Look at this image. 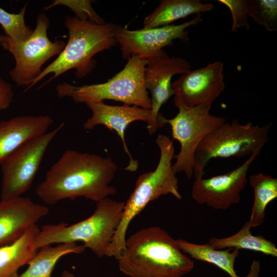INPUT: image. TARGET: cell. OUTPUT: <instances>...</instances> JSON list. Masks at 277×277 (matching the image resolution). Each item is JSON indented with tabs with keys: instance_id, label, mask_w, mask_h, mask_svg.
Returning <instances> with one entry per match:
<instances>
[{
	"instance_id": "cell-5",
	"label": "cell",
	"mask_w": 277,
	"mask_h": 277,
	"mask_svg": "<svg viewBox=\"0 0 277 277\" xmlns=\"http://www.w3.org/2000/svg\"><path fill=\"white\" fill-rule=\"evenodd\" d=\"M125 202L109 197L96 203V209L88 218L68 225L61 222L42 227L35 238L37 250L54 243L82 242L98 258L105 255L123 213Z\"/></svg>"
},
{
	"instance_id": "cell-10",
	"label": "cell",
	"mask_w": 277,
	"mask_h": 277,
	"mask_svg": "<svg viewBox=\"0 0 277 277\" xmlns=\"http://www.w3.org/2000/svg\"><path fill=\"white\" fill-rule=\"evenodd\" d=\"M64 126L62 123L53 130L26 141L1 163V200L20 196L30 188L48 146Z\"/></svg>"
},
{
	"instance_id": "cell-28",
	"label": "cell",
	"mask_w": 277,
	"mask_h": 277,
	"mask_svg": "<svg viewBox=\"0 0 277 277\" xmlns=\"http://www.w3.org/2000/svg\"><path fill=\"white\" fill-rule=\"evenodd\" d=\"M13 97L12 86L0 76V115L2 111L10 107Z\"/></svg>"
},
{
	"instance_id": "cell-6",
	"label": "cell",
	"mask_w": 277,
	"mask_h": 277,
	"mask_svg": "<svg viewBox=\"0 0 277 277\" xmlns=\"http://www.w3.org/2000/svg\"><path fill=\"white\" fill-rule=\"evenodd\" d=\"M147 60L132 56L123 69L105 83L81 86L66 82L55 88L60 98L69 97L76 103L112 100L125 105L150 109L151 100L144 81Z\"/></svg>"
},
{
	"instance_id": "cell-29",
	"label": "cell",
	"mask_w": 277,
	"mask_h": 277,
	"mask_svg": "<svg viewBox=\"0 0 277 277\" xmlns=\"http://www.w3.org/2000/svg\"><path fill=\"white\" fill-rule=\"evenodd\" d=\"M62 277H75L74 275L67 270L63 271L62 274Z\"/></svg>"
},
{
	"instance_id": "cell-13",
	"label": "cell",
	"mask_w": 277,
	"mask_h": 277,
	"mask_svg": "<svg viewBox=\"0 0 277 277\" xmlns=\"http://www.w3.org/2000/svg\"><path fill=\"white\" fill-rule=\"evenodd\" d=\"M86 105L91 110L92 115L85 122L84 128L91 130L97 125H102L110 130L115 131L121 138L124 150L129 157V163L125 170L135 171L138 168V163L137 160L133 159L128 149L125 132L130 123L137 121L147 124L148 131L150 135L161 128L160 125L153 120L150 109L125 104L112 106L103 102L88 103Z\"/></svg>"
},
{
	"instance_id": "cell-17",
	"label": "cell",
	"mask_w": 277,
	"mask_h": 277,
	"mask_svg": "<svg viewBox=\"0 0 277 277\" xmlns=\"http://www.w3.org/2000/svg\"><path fill=\"white\" fill-rule=\"evenodd\" d=\"M48 115H25L0 122V164L26 141L47 132L53 124Z\"/></svg>"
},
{
	"instance_id": "cell-7",
	"label": "cell",
	"mask_w": 277,
	"mask_h": 277,
	"mask_svg": "<svg viewBox=\"0 0 277 277\" xmlns=\"http://www.w3.org/2000/svg\"><path fill=\"white\" fill-rule=\"evenodd\" d=\"M270 125L260 126L236 120L225 122L208 133L198 145L194 155L193 175L202 176L208 162L216 157H242L261 151L269 138Z\"/></svg>"
},
{
	"instance_id": "cell-15",
	"label": "cell",
	"mask_w": 277,
	"mask_h": 277,
	"mask_svg": "<svg viewBox=\"0 0 277 277\" xmlns=\"http://www.w3.org/2000/svg\"><path fill=\"white\" fill-rule=\"evenodd\" d=\"M190 69V65L186 59L170 57L163 50L147 60L144 72L145 84L151 95L150 110L152 118L161 127L166 123L165 117L160 113V109L173 95L172 77L177 74H183Z\"/></svg>"
},
{
	"instance_id": "cell-23",
	"label": "cell",
	"mask_w": 277,
	"mask_h": 277,
	"mask_svg": "<svg viewBox=\"0 0 277 277\" xmlns=\"http://www.w3.org/2000/svg\"><path fill=\"white\" fill-rule=\"evenodd\" d=\"M249 182L253 190L254 200L248 222L253 228L264 223L267 206L277 197V179L259 173L251 175Z\"/></svg>"
},
{
	"instance_id": "cell-16",
	"label": "cell",
	"mask_w": 277,
	"mask_h": 277,
	"mask_svg": "<svg viewBox=\"0 0 277 277\" xmlns=\"http://www.w3.org/2000/svg\"><path fill=\"white\" fill-rule=\"evenodd\" d=\"M49 213L48 208L22 196L0 201V247L19 239L30 226Z\"/></svg>"
},
{
	"instance_id": "cell-3",
	"label": "cell",
	"mask_w": 277,
	"mask_h": 277,
	"mask_svg": "<svg viewBox=\"0 0 277 277\" xmlns=\"http://www.w3.org/2000/svg\"><path fill=\"white\" fill-rule=\"evenodd\" d=\"M155 143L160 151L157 165L153 171L146 172L137 177L133 191L125 202L120 222L106 249V256L118 260L124 254L129 224L150 202L169 194L182 199L178 179L172 168V160L175 155L173 142L168 136L160 134Z\"/></svg>"
},
{
	"instance_id": "cell-8",
	"label": "cell",
	"mask_w": 277,
	"mask_h": 277,
	"mask_svg": "<svg viewBox=\"0 0 277 277\" xmlns=\"http://www.w3.org/2000/svg\"><path fill=\"white\" fill-rule=\"evenodd\" d=\"M49 26V19L42 13L37 15L35 28L28 39L15 43L0 34V46L14 58L15 64L9 75L17 86H29L41 73L43 65L58 55L65 46L63 40H50L47 33Z\"/></svg>"
},
{
	"instance_id": "cell-26",
	"label": "cell",
	"mask_w": 277,
	"mask_h": 277,
	"mask_svg": "<svg viewBox=\"0 0 277 277\" xmlns=\"http://www.w3.org/2000/svg\"><path fill=\"white\" fill-rule=\"evenodd\" d=\"M93 1L90 0H55L44 8L45 11L50 8L62 5L72 11L78 19L95 24H103L106 22L93 9L91 6Z\"/></svg>"
},
{
	"instance_id": "cell-25",
	"label": "cell",
	"mask_w": 277,
	"mask_h": 277,
	"mask_svg": "<svg viewBox=\"0 0 277 277\" xmlns=\"http://www.w3.org/2000/svg\"><path fill=\"white\" fill-rule=\"evenodd\" d=\"M249 16L269 32L277 31V1L249 0Z\"/></svg>"
},
{
	"instance_id": "cell-2",
	"label": "cell",
	"mask_w": 277,
	"mask_h": 277,
	"mask_svg": "<svg viewBox=\"0 0 277 277\" xmlns=\"http://www.w3.org/2000/svg\"><path fill=\"white\" fill-rule=\"evenodd\" d=\"M117 261L121 271L130 277H182L194 267L193 261L180 249L175 240L159 226L131 235Z\"/></svg>"
},
{
	"instance_id": "cell-22",
	"label": "cell",
	"mask_w": 277,
	"mask_h": 277,
	"mask_svg": "<svg viewBox=\"0 0 277 277\" xmlns=\"http://www.w3.org/2000/svg\"><path fill=\"white\" fill-rule=\"evenodd\" d=\"M251 228L247 222L238 232L232 235L223 238L213 237L208 243L215 249H245L276 257L277 248L275 245L263 236L253 235L251 232Z\"/></svg>"
},
{
	"instance_id": "cell-21",
	"label": "cell",
	"mask_w": 277,
	"mask_h": 277,
	"mask_svg": "<svg viewBox=\"0 0 277 277\" xmlns=\"http://www.w3.org/2000/svg\"><path fill=\"white\" fill-rule=\"evenodd\" d=\"M83 245L76 243L59 244L56 246H44L39 249L28 264V268L17 277H51L58 261L63 256L80 254L85 249Z\"/></svg>"
},
{
	"instance_id": "cell-19",
	"label": "cell",
	"mask_w": 277,
	"mask_h": 277,
	"mask_svg": "<svg viewBox=\"0 0 277 277\" xmlns=\"http://www.w3.org/2000/svg\"><path fill=\"white\" fill-rule=\"evenodd\" d=\"M39 230L33 224L15 241L0 247V277L18 276L19 268L28 264L37 251L34 242Z\"/></svg>"
},
{
	"instance_id": "cell-27",
	"label": "cell",
	"mask_w": 277,
	"mask_h": 277,
	"mask_svg": "<svg viewBox=\"0 0 277 277\" xmlns=\"http://www.w3.org/2000/svg\"><path fill=\"white\" fill-rule=\"evenodd\" d=\"M217 2L226 6L231 12L232 32H235L244 27L249 28V0H218Z\"/></svg>"
},
{
	"instance_id": "cell-18",
	"label": "cell",
	"mask_w": 277,
	"mask_h": 277,
	"mask_svg": "<svg viewBox=\"0 0 277 277\" xmlns=\"http://www.w3.org/2000/svg\"><path fill=\"white\" fill-rule=\"evenodd\" d=\"M180 249L185 254L196 260L212 264L226 272L230 277L239 276L234 269V264L240 254V250L236 249H215L208 243L199 244L185 240H175ZM261 264L254 261L250 267L248 274L243 277H259Z\"/></svg>"
},
{
	"instance_id": "cell-24",
	"label": "cell",
	"mask_w": 277,
	"mask_h": 277,
	"mask_svg": "<svg viewBox=\"0 0 277 277\" xmlns=\"http://www.w3.org/2000/svg\"><path fill=\"white\" fill-rule=\"evenodd\" d=\"M28 4H26L18 13H9L0 7V25L5 35L15 43L28 39L33 30L26 25L25 15Z\"/></svg>"
},
{
	"instance_id": "cell-11",
	"label": "cell",
	"mask_w": 277,
	"mask_h": 277,
	"mask_svg": "<svg viewBox=\"0 0 277 277\" xmlns=\"http://www.w3.org/2000/svg\"><path fill=\"white\" fill-rule=\"evenodd\" d=\"M201 14L180 25L130 30L117 26L115 37L120 47L122 57L127 60L132 56L148 60L163 48L172 45L173 41H189L186 29L202 21Z\"/></svg>"
},
{
	"instance_id": "cell-1",
	"label": "cell",
	"mask_w": 277,
	"mask_h": 277,
	"mask_svg": "<svg viewBox=\"0 0 277 277\" xmlns=\"http://www.w3.org/2000/svg\"><path fill=\"white\" fill-rule=\"evenodd\" d=\"M117 169L110 157L67 150L48 171L36 194L50 205L78 197L97 203L116 193L109 184Z\"/></svg>"
},
{
	"instance_id": "cell-14",
	"label": "cell",
	"mask_w": 277,
	"mask_h": 277,
	"mask_svg": "<svg viewBox=\"0 0 277 277\" xmlns=\"http://www.w3.org/2000/svg\"><path fill=\"white\" fill-rule=\"evenodd\" d=\"M224 65L215 61L186 72L171 83L173 95L188 107L211 106L225 89Z\"/></svg>"
},
{
	"instance_id": "cell-9",
	"label": "cell",
	"mask_w": 277,
	"mask_h": 277,
	"mask_svg": "<svg viewBox=\"0 0 277 277\" xmlns=\"http://www.w3.org/2000/svg\"><path fill=\"white\" fill-rule=\"evenodd\" d=\"M173 102L178 113L171 119H165L166 124L171 127L173 138L180 144V152L174 156L176 161L172 168L176 174L183 172L191 178L193 175L195 153L200 143L208 133L226 120L210 114V106L188 107L176 96Z\"/></svg>"
},
{
	"instance_id": "cell-20",
	"label": "cell",
	"mask_w": 277,
	"mask_h": 277,
	"mask_svg": "<svg viewBox=\"0 0 277 277\" xmlns=\"http://www.w3.org/2000/svg\"><path fill=\"white\" fill-rule=\"evenodd\" d=\"M214 6L203 3L200 0H161L154 11L143 21L144 29L171 25L173 22L186 16L211 11Z\"/></svg>"
},
{
	"instance_id": "cell-12",
	"label": "cell",
	"mask_w": 277,
	"mask_h": 277,
	"mask_svg": "<svg viewBox=\"0 0 277 277\" xmlns=\"http://www.w3.org/2000/svg\"><path fill=\"white\" fill-rule=\"evenodd\" d=\"M260 152L253 153L243 164L228 173L208 179L195 177L191 190L193 200L199 204H206L217 210H226L238 203L247 182L250 165Z\"/></svg>"
},
{
	"instance_id": "cell-4",
	"label": "cell",
	"mask_w": 277,
	"mask_h": 277,
	"mask_svg": "<svg viewBox=\"0 0 277 277\" xmlns=\"http://www.w3.org/2000/svg\"><path fill=\"white\" fill-rule=\"evenodd\" d=\"M64 24L68 30L67 43L56 58L42 70L24 92L51 73L52 77L39 88L71 69L75 70L77 77L86 76L95 68L96 62L93 57L117 44V25L112 23L95 24L67 15Z\"/></svg>"
}]
</instances>
